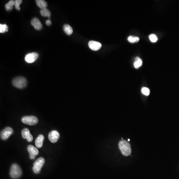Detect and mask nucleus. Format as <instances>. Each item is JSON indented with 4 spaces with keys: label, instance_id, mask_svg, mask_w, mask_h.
<instances>
[{
    "label": "nucleus",
    "instance_id": "nucleus-1",
    "mask_svg": "<svg viewBox=\"0 0 179 179\" xmlns=\"http://www.w3.org/2000/svg\"><path fill=\"white\" fill-rule=\"evenodd\" d=\"M119 147L121 153L124 156H127L131 154V145L128 142L123 140L120 141L119 144Z\"/></svg>",
    "mask_w": 179,
    "mask_h": 179
},
{
    "label": "nucleus",
    "instance_id": "nucleus-2",
    "mask_svg": "<svg viewBox=\"0 0 179 179\" xmlns=\"http://www.w3.org/2000/svg\"><path fill=\"white\" fill-rule=\"evenodd\" d=\"M22 175V171L20 167L16 164H13L11 166L9 175L12 179H16L20 178Z\"/></svg>",
    "mask_w": 179,
    "mask_h": 179
},
{
    "label": "nucleus",
    "instance_id": "nucleus-3",
    "mask_svg": "<svg viewBox=\"0 0 179 179\" xmlns=\"http://www.w3.org/2000/svg\"><path fill=\"white\" fill-rule=\"evenodd\" d=\"M13 85L19 89H23L27 85V81L23 77H17L14 78L12 81Z\"/></svg>",
    "mask_w": 179,
    "mask_h": 179
},
{
    "label": "nucleus",
    "instance_id": "nucleus-4",
    "mask_svg": "<svg viewBox=\"0 0 179 179\" xmlns=\"http://www.w3.org/2000/svg\"><path fill=\"white\" fill-rule=\"evenodd\" d=\"M45 160L43 158L40 157L38 158L34 163L32 167V170L35 174H38L41 172V169L45 164Z\"/></svg>",
    "mask_w": 179,
    "mask_h": 179
},
{
    "label": "nucleus",
    "instance_id": "nucleus-5",
    "mask_svg": "<svg viewBox=\"0 0 179 179\" xmlns=\"http://www.w3.org/2000/svg\"><path fill=\"white\" fill-rule=\"evenodd\" d=\"M22 121L24 124L34 125L38 124V120L35 116H25L22 117Z\"/></svg>",
    "mask_w": 179,
    "mask_h": 179
},
{
    "label": "nucleus",
    "instance_id": "nucleus-6",
    "mask_svg": "<svg viewBox=\"0 0 179 179\" xmlns=\"http://www.w3.org/2000/svg\"><path fill=\"white\" fill-rule=\"evenodd\" d=\"M14 132L13 129L10 127H7L1 132V138L4 140H7Z\"/></svg>",
    "mask_w": 179,
    "mask_h": 179
},
{
    "label": "nucleus",
    "instance_id": "nucleus-7",
    "mask_svg": "<svg viewBox=\"0 0 179 179\" xmlns=\"http://www.w3.org/2000/svg\"><path fill=\"white\" fill-rule=\"evenodd\" d=\"M27 151L30 154V159L31 160L35 159V156H37L39 153V151L38 150L36 147H34V146L28 145L27 146Z\"/></svg>",
    "mask_w": 179,
    "mask_h": 179
},
{
    "label": "nucleus",
    "instance_id": "nucleus-8",
    "mask_svg": "<svg viewBox=\"0 0 179 179\" xmlns=\"http://www.w3.org/2000/svg\"><path fill=\"white\" fill-rule=\"evenodd\" d=\"M59 132L56 131H51L48 134V139L52 143H56L59 138Z\"/></svg>",
    "mask_w": 179,
    "mask_h": 179
},
{
    "label": "nucleus",
    "instance_id": "nucleus-9",
    "mask_svg": "<svg viewBox=\"0 0 179 179\" xmlns=\"http://www.w3.org/2000/svg\"><path fill=\"white\" fill-rule=\"evenodd\" d=\"M38 57V54L33 52L28 53L25 57V61L28 63H32L34 62Z\"/></svg>",
    "mask_w": 179,
    "mask_h": 179
},
{
    "label": "nucleus",
    "instance_id": "nucleus-10",
    "mask_svg": "<svg viewBox=\"0 0 179 179\" xmlns=\"http://www.w3.org/2000/svg\"><path fill=\"white\" fill-rule=\"evenodd\" d=\"M22 135L23 138V139H26L28 142H30L33 140V137L27 128H24L22 130Z\"/></svg>",
    "mask_w": 179,
    "mask_h": 179
},
{
    "label": "nucleus",
    "instance_id": "nucleus-11",
    "mask_svg": "<svg viewBox=\"0 0 179 179\" xmlns=\"http://www.w3.org/2000/svg\"><path fill=\"white\" fill-rule=\"evenodd\" d=\"M90 48L94 51L99 50L102 47L101 43L95 41H90L88 43Z\"/></svg>",
    "mask_w": 179,
    "mask_h": 179
},
{
    "label": "nucleus",
    "instance_id": "nucleus-12",
    "mask_svg": "<svg viewBox=\"0 0 179 179\" xmlns=\"http://www.w3.org/2000/svg\"><path fill=\"white\" fill-rule=\"evenodd\" d=\"M31 24L35 29L39 30L42 28V25L41 23V21L39 19L37 18H34L31 21Z\"/></svg>",
    "mask_w": 179,
    "mask_h": 179
},
{
    "label": "nucleus",
    "instance_id": "nucleus-13",
    "mask_svg": "<svg viewBox=\"0 0 179 179\" xmlns=\"http://www.w3.org/2000/svg\"><path fill=\"white\" fill-rule=\"evenodd\" d=\"M45 139V137L43 135L40 134L36 139L35 141V146L38 148H41L43 145V142Z\"/></svg>",
    "mask_w": 179,
    "mask_h": 179
},
{
    "label": "nucleus",
    "instance_id": "nucleus-14",
    "mask_svg": "<svg viewBox=\"0 0 179 179\" xmlns=\"http://www.w3.org/2000/svg\"><path fill=\"white\" fill-rule=\"evenodd\" d=\"M37 5L41 9H46L47 6V4L46 2L43 0H37L36 1Z\"/></svg>",
    "mask_w": 179,
    "mask_h": 179
},
{
    "label": "nucleus",
    "instance_id": "nucleus-15",
    "mask_svg": "<svg viewBox=\"0 0 179 179\" xmlns=\"http://www.w3.org/2000/svg\"><path fill=\"white\" fill-rule=\"evenodd\" d=\"M63 30L67 35H71L73 33V29L69 24H64L63 26Z\"/></svg>",
    "mask_w": 179,
    "mask_h": 179
},
{
    "label": "nucleus",
    "instance_id": "nucleus-16",
    "mask_svg": "<svg viewBox=\"0 0 179 179\" xmlns=\"http://www.w3.org/2000/svg\"><path fill=\"white\" fill-rule=\"evenodd\" d=\"M15 5V1H13V0H11L8 3H7L5 5V9L7 11H10L11 10H12L13 9V7Z\"/></svg>",
    "mask_w": 179,
    "mask_h": 179
},
{
    "label": "nucleus",
    "instance_id": "nucleus-17",
    "mask_svg": "<svg viewBox=\"0 0 179 179\" xmlns=\"http://www.w3.org/2000/svg\"><path fill=\"white\" fill-rule=\"evenodd\" d=\"M40 13L41 15L42 16H45V17H48V18H50V16H51V13L50 11L47 9H41L40 11Z\"/></svg>",
    "mask_w": 179,
    "mask_h": 179
},
{
    "label": "nucleus",
    "instance_id": "nucleus-18",
    "mask_svg": "<svg viewBox=\"0 0 179 179\" xmlns=\"http://www.w3.org/2000/svg\"><path fill=\"white\" fill-rule=\"evenodd\" d=\"M142 65V61L139 57H136L135 59V62L134 63V66L136 69H138L141 67Z\"/></svg>",
    "mask_w": 179,
    "mask_h": 179
},
{
    "label": "nucleus",
    "instance_id": "nucleus-19",
    "mask_svg": "<svg viewBox=\"0 0 179 179\" xmlns=\"http://www.w3.org/2000/svg\"><path fill=\"white\" fill-rule=\"evenodd\" d=\"M8 31V27L7 24H0V32L1 34L7 32Z\"/></svg>",
    "mask_w": 179,
    "mask_h": 179
},
{
    "label": "nucleus",
    "instance_id": "nucleus-20",
    "mask_svg": "<svg viewBox=\"0 0 179 179\" xmlns=\"http://www.w3.org/2000/svg\"><path fill=\"white\" fill-rule=\"evenodd\" d=\"M128 41L131 43H135L139 41V38L134 36H129L128 38Z\"/></svg>",
    "mask_w": 179,
    "mask_h": 179
},
{
    "label": "nucleus",
    "instance_id": "nucleus-21",
    "mask_svg": "<svg viewBox=\"0 0 179 179\" xmlns=\"http://www.w3.org/2000/svg\"><path fill=\"white\" fill-rule=\"evenodd\" d=\"M23 3V1L22 0H16L15 1V8L18 11L20 10V5Z\"/></svg>",
    "mask_w": 179,
    "mask_h": 179
},
{
    "label": "nucleus",
    "instance_id": "nucleus-22",
    "mask_svg": "<svg viewBox=\"0 0 179 179\" xmlns=\"http://www.w3.org/2000/svg\"><path fill=\"white\" fill-rule=\"evenodd\" d=\"M150 41L152 42H156L158 41V38L154 34H151L149 36Z\"/></svg>",
    "mask_w": 179,
    "mask_h": 179
},
{
    "label": "nucleus",
    "instance_id": "nucleus-23",
    "mask_svg": "<svg viewBox=\"0 0 179 179\" xmlns=\"http://www.w3.org/2000/svg\"><path fill=\"white\" fill-rule=\"evenodd\" d=\"M141 92L145 96H148L150 94V90L146 87H143L142 88Z\"/></svg>",
    "mask_w": 179,
    "mask_h": 179
},
{
    "label": "nucleus",
    "instance_id": "nucleus-24",
    "mask_svg": "<svg viewBox=\"0 0 179 179\" xmlns=\"http://www.w3.org/2000/svg\"><path fill=\"white\" fill-rule=\"evenodd\" d=\"M45 23H46L47 26H50L51 24V20H46V22H45Z\"/></svg>",
    "mask_w": 179,
    "mask_h": 179
},
{
    "label": "nucleus",
    "instance_id": "nucleus-25",
    "mask_svg": "<svg viewBox=\"0 0 179 179\" xmlns=\"http://www.w3.org/2000/svg\"><path fill=\"white\" fill-rule=\"evenodd\" d=\"M130 141V139H128V141Z\"/></svg>",
    "mask_w": 179,
    "mask_h": 179
}]
</instances>
